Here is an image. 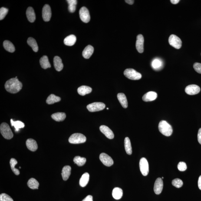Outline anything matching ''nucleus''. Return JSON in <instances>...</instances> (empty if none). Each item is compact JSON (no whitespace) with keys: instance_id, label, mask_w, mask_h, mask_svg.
Here are the masks:
<instances>
[{"instance_id":"obj_1","label":"nucleus","mask_w":201,"mask_h":201,"mask_svg":"<svg viewBox=\"0 0 201 201\" xmlns=\"http://www.w3.org/2000/svg\"><path fill=\"white\" fill-rule=\"evenodd\" d=\"M22 87V83L17 78L10 79L6 82L5 87L9 93L15 94L19 92Z\"/></svg>"},{"instance_id":"obj_2","label":"nucleus","mask_w":201,"mask_h":201,"mask_svg":"<svg viewBox=\"0 0 201 201\" xmlns=\"http://www.w3.org/2000/svg\"><path fill=\"white\" fill-rule=\"evenodd\" d=\"M158 129L159 132L165 136H170L173 133V128L165 120L161 121L159 122Z\"/></svg>"},{"instance_id":"obj_3","label":"nucleus","mask_w":201,"mask_h":201,"mask_svg":"<svg viewBox=\"0 0 201 201\" xmlns=\"http://www.w3.org/2000/svg\"><path fill=\"white\" fill-rule=\"evenodd\" d=\"M1 134L5 139H11L13 137L14 134L12 130L7 123H3L0 126Z\"/></svg>"},{"instance_id":"obj_4","label":"nucleus","mask_w":201,"mask_h":201,"mask_svg":"<svg viewBox=\"0 0 201 201\" xmlns=\"http://www.w3.org/2000/svg\"><path fill=\"white\" fill-rule=\"evenodd\" d=\"M86 137L84 134L81 133H75L70 136L69 139V142L72 144H80L85 142Z\"/></svg>"},{"instance_id":"obj_5","label":"nucleus","mask_w":201,"mask_h":201,"mask_svg":"<svg viewBox=\"0 0 201 201\" xmlns=\"http://www.w3.org/2000/svg\"><path fill=\"white\" fill-rule=\"evenodd\" d=\"M124 74L126 77L131 80H137L142 77V74L133 69H126L124 71Z\"/></svg>"},{"instance_id":"obj_6","label":"nucleus","mask_w":201,"mask_h":201,"mask_svg":"<svg viewBox=\"0 0 201 201\" xmlns=\"http://www.w3.org/2000/svg\"><path fill=\"white\" fill-rule=\"evenodd\" d=\"M105 104L103 103L95 102L88 105L87 108L89 111L94 112L102 110L105 108Z\"/></svg>"},{"instance_id":"obj_7","label":"nucleus","mask_w":201,"mask_h":201,"mask_svg":"<svg viewBox=\"0 0 201 201\" xmlns=\"http://www.w3.org/2000/svg\"><path fill=\"white\" fill-rule=\"evenodd\" d=\"M169 44L176 49L180 48L182 46V41L177 36L172 34L169 38Z\"/></svg>"},{"instance_id":"obj_8","label":"nucleus","mask_w":201,"mask_h":201,"mask_svg":"<svg viewBox=\"0 0 201 201\" xmlns=\"http://www.w3.org/2000/svg\"><path fill=\"white\" fill-rule=\"evenodd\" d=\"M141 172L143 176H147L149 172V163L145 158H142L139 163Z\"/></svg>"},{"instance_id":"obj_9","label":"nucleus","mask_w":201,"mask_h":201,"mask_svg":"<svg viewBox=\"0 0 201 201\" xmlns=\"http://www.w3.org/2000/svg\"><path fill=\"white\" fill-rule=\"evenodd\" d=\"M80 18L83 22L87 23L90 21V16L88 10L85 7H82L79 11Z\"/></svg>"},{"instance_id":"obj_10","label":"nucleus","mask_w":201,"mask_h":201,"mask_svg":"<svg viewBox=\"0 0 201 201\" xmlns=\"http://www.w3.org/2000/svg\"><path fill=\"white\" fill-rule=\"evenodd\" d=\"M100 159L103 164L107 166H111L114 163L112 158L105 153H101L100 155Z\"/></svg>"},{"instance_id":"obj_11","label":"nucleus","mask_w":201,"mask_h":201,"mask_svg":"<svg viewBox=\"0 0 201 201\" xmlns=\"http://www.w3.org/2000/svg\"><path fill=\"white\" fill-rule=\"evenodd\" d=\"M51 17V8L49 5L46 4L43 7L42 10V17L44 21L48 22L49 21Z\"/></svg>"},{"instance_id":"obj_12","label":"nucleus","mask_w":201,"mask_h":201,"mask_svg":"<svg viewBox=\"0 0 201 201\" xmlns=\"http://www.w3.org/2000/svg\"><path fill=\"white\" fill-rule=\"evenodd\" d=\"M200 91V87L196 85H190L185 88V92L189 95H194L198 94Z\"/></svg>"},{"instance_id":"obj_13","label":"nucleus","mask_w":201,"mask_h":201,"mask_svg":"<svg viewBox=\"0 0 201 201\" xmlns=\"http://www.w3.org/2000/svg\"><path fill=\"white\" fill-rule=\"evenodd\" d=\"M144 41V37L142 34H139L137 36L136 44V48L137 51L141 54L143 53L144 51V48H143Z\"/></svg>"},{"instance_id":"obj_14","label":"nucleus","mask_w":201,"mask_h":201,"mask_svg":"<svg viewBox=\"0 0 201 201\" xmlns=\"http://www.w3.org/2000/svg\"><path fill=\"white\" fill-rule=\"evenodd\" d=\"M163 182L161 178H158L155 182L154 186V191L156 194H160L163 191Z\"/></svg>"},{"instance_id":"obj_15","label":"nucleus","mask_w":201,"mask_h":201,"mask_svg":"<svg viewBox=\"0 0 201 201\" xmlns=\"http://www.w3.org/2000/svg\"><path fill=\"white\" fill-rule=\"evenodd\" d=\"M100 132L103 133L108 138L111 139L114 138V134L112 131L107 126L102 125L100 126Z\"/></svg>"},{"instance_id":"obj_16","label":"nucleus","mask_w":201,"mask_h":201,"mask_svg":"<svg viewBox=\"0 0 201 201\" xmlns=\"http://www.w3.org/2000/svg\"><path fill=\"white\" fill-rule=\"evenodd\" d=\"M157 93L153 91H150L146 93L142 97V100L145 102L151 101L156 100L157 98Z\"/></svg>"},{"instance_id":"obj_17","label":"nucleus","mask_w":201,"mask_h":201,"mask_svg":"<svg viewBox=\"0 0 201 201\" xmlns=\"http://www.w3.org/2000/svg\"><path fill=\"white\" fill-rule=\"evenodd\" d=\"M27 147L29 150L34 152L38 149V145L35 140L32 139H27L26 142Z\"/></svg>"},{"instance_id":"obj_18","label":"nucleus","mask_w":201,"mask_h":201,"mask_svg":"<svg viewBox=\"0 0 201 201\" xmlns=\"http://www.w3.org/2000/svg\"><path fill=\"white\" fill-rule=\"evenodd\" d=\"M54 68L57 71L60 72L63 69L64 64L62 62V60L59 57L56 56L54 59Z\"/></svg>"},{"instance_id":"obj_19","label":"nucleus","mask_w":201,"mask_h":201,"mask_svg":"<svg viewBox=\"0 0 201 201\" xmlns=\"http://www.w3.org/2000/svg\"><path fill=\"white\" fill-rule=\"evenodd\" d=\"M94 51V48L92 46L88 45L85 48L82 52V56L84 58L88 59L92 55Z\"/></svg>"},{"instance_id":"obj_20","label":"nucleus","mask_w":201,"mask_h":201,"mask_svg":"<svg viewBox=\"0 0 201 201\" xmlns=\"http://www.w3.org/2000/svg\"><path fill=\"white\" fill-rule=\"evenodd\" d=\"M26 15L27 19L31 22H33L35 20V15L33 9L31 7H28L27 10Z\"/></svg>"},{"instance_id":"obj_21","label":"nucleus","mask_w":201,"mask_h":201,"mask_svg":"<svg viewBox=\"0 0 201 201\" xmlns=\"http://www.w3.org/2000/svg\"><path fill=\"white\" fill-rule=\"evenodd\" d=\"M152 67L155 70H159L163 68V63L160 59L156 58L154 59L151 63Z\"/></svg>"},{"instance_id":"obj_22","label":"nucleus","mask_w":201,"mask_h":201,"mask_svg":"<svg viewBox=\"0 0 201 201\" xmlns=\"http://www.w3.org/2000/svg\"><path fill=\"white\" fill-rule=\"evenodd\" d=\"M71 168L70 166H65L63 168L61 176H62L63 179L64 181H67L69 177L71 174Z\"/></svg>"},{"instance_id":"obj_23","label":"nucleus","mask_w":201,"mask_h":201,"mask_svg":"<svg viewBox=\"0 0 201 201\" xmlns=\"http://www.w3.org/2000/svg\"><path fill=\"white\" fill-rule=\"evenodd\" d=\"M77 41V38L74 35H70L66 37L64 40V44L67 46H72L74 45Z\"/></svg>"},{"instance_id":"obj_24","label":"nucleus","mask_w":201,"mask_h":201,"mask_svg":"<svg viewBox=\"0 0 201 201\" xmlns=\"http://www.w3.org/2000/svg\"><path fill=\"white\" fill-rule=\"evenodd\" d=\"M77 92L80 95L84 96L90 94L92 91L91 87L87 86H82L77 89Z\"/></svg>"},{"instance_id":"obj_25","label":"nucleus","mask_w":201,"mask_h":201,"mask_svg":"<svg viewBox=\"0 0 201 201\" xmlns=\"http://www.w3.org/2000/svg\"><path fill=\"white\" fill-rule=\"evenodd\" d=\"M117 98L120 104L124 108H127L128 107V102L125 95L123 93H119L117 94Z\"/></svg>"},{"instance_id":"obj_26","label":"nucleus","mask_w":201,"mask_h":201,"mask_svg":"<svg viewBox=\"0 0 201 201\" xmlns=\"http://www.w3.org/2000/svg\"><path fill=\"white\" fill-rule=\"evenodd\" d=\"M40 65L43 69H46L51 67L48 57L46 56H44L40 59Z\"/></svg>"},{"instance_id":"obj_27","label":"nucleus","mask_w":201,"mask_h":201,"mask_svg":"<svg viewBox=\"0 0 201 201\" xmlns=\"http://www.w3.org/2000/svg\"><path fill=\"white\" fill-rule=\"evenodd\" d=\"M123 195V190L120 188L116 187L113 189L112 196L114 199L116 200L120 199L122 197Z\"/></svg>"},{"instance_id":"obj_28","label":"nucleus","mask_w":201,"mask_h":201,"mask_svg":"<svg viewBox=\"0 0 201 201\" xmlns=\"http://www.w3.org/2000/svg\"><path fill=\"white\" fill-rule=\"evenodd\" d=\"M52 118L56 121H61L65 120L66 114L65 113L58 112L53 114Z\"/></svg>"},{"instance_id":"obj_29","label":"nucleus","mask_w":201,"mask_h":201,"mask_svg":"<svg viewBox=\"0 0 201 201\" xmlns=\"http://www.w3.org/2000/svg\"><path fill=\"white\" fill-rule=\"evenodd\" d=\"M89 179H90V175L89 174L87 173H84L80 179V186L83 187H85L88 183Z\"/></svg>"},{"instance_id":"obj_30","label":"nucleus","mask_w":201,"mask_h":201,"mask_svg":"<svg viewBox=\"0 0 201 201\" xmlns=\"http://www.w3.org/2000/svg\"><path fill=\"white\" fill-rule=\"evenodd\" d=\"M3 46L5 49L9 52L13 53L15 51V47L14 44L8 40H5L4 41Z\"/></svg>"},{"instance_id":"obj_31","label":"nucleus","mask_w":201,"mask_h":201,"mask_svg":"<svg viewBox=\"0 0 201 201\" xmlns=\"http://www.w3.org/2000/svg\"><path fill=\"white\" fill-rule=\"evenodd\" d=\"M61 100V98L58 96L51 94L49 96L46 100V103L48 104H52L56 103L58 102Z\"/></svg>"},{"instance_id":"obj_32","label":"nucleus","mask_w":201,"mask_h":201,"mask_svg":"<svg viewBox=\"0 0 201 201\" xmlns=\"http://www.w3.org/2000/svg\"><path fill=\"white\" fill-rule=\"evenodd\" d=\"M27 43L32 48L34 52L38 51V47L36 40L32 37H30L27 40Z\"/></svg>"},{"instance_id":"obj_33","label":"nucleus","mask_w":201,"mask_h":201,"mask_svg":"<svg viewBox=\"0 0 201 201\" xmlns=\"http://www.w3.org/2000/svg\"><path fill=\"white\" fill-rule=\"evenodd\" d=\"M27 185L28 187L32 189H38L39 183L36 179L34 178H31L28 180Z\"/></svg>"},{"instance_id":"obj_34","label":"nucleus","mask_w":201,"mask_h":201,"mask_svg":"<svg viewBox=\"0 0 201 201\" xmlns=\"http://www.w3.org/2000/svg\"><path fill=\"white\" fill-rule=\"evenodd\" d=\"M124 147L126 153L130 155L132 154V147L130 141L128 137H126L124 140Z\"/></svg>"},{"instance_id":"obj_35","label":"nucleus","mask_w":201,"mask_h":201,"mask_svg":"<svg viewBox=\"0 0 201 201\" xmlns=\"http://www.w3.org/2000/svg\"><path fill=\"white\" fill-rule=\"evenodd\" d=\"M11 126H14L15 129V131L18 132L20 129L23 128L25 126L24 123L20 121H14L12 119L11 120Z\"/></svg>"},{"instance_id":"obj_36","label":"nucleus","mask_w":201,"mask_h":201,"mask_svg":"<svg viewBox=\"0 0 201 201\" xmlns=\"http://www.w3.org/2000/svg\"><path fill=\"white\" fill-rule=\"evenodd\" d=\"M69 4L68 9L70 12L73 13L75 12L76 9V5L77 4V0H67Z\"/></svg>"},{"instance_id":"obj_37","label":"nucleus","mask_w":201,"mask_h":201,"mask_svg":"<svg viewBox=\"0 0 201 201\" xmlns=\"http://www.w3.org/2000/svg\"><path fill=\"white\" fill-rule=\"evenodd\" d=\"M74 162L78 166H82L86 163V159L85 158L80 157V156H76L74 158Z\"/></svg>"},{"instance_id":"obj_38","label":"nucleus","mask_w":201,"mask_h":201,"mask_svg":"<svg viewBox=\"0 0 201 201\" xmlns=\"http://www.w3.org/2000/svg\"><path fill=\"white\" fill-rule=\"evenodd\" d=\"M17 161L16 159L14 158L11 159L10 160V164L11 166V168L12 169V171L16 175H19L20 174V171L18 169L15 168V166L17 164Z\"/></svg>"},{"instance_id":"obj_39","label":"nucleus","mask_w":201,"mask_h":201,"mask_svg":"<svg viewBox=\"0 0 201 201\" xmlns=\"http://www.w3.org/2000/svg\"><path fill=\"white\" fill-rule=\"evenodd\" d=\"M172 184L173 186L177 188H179L183 186V181L179 179H176L172 181Z\"/></svg>"},{"instance_id":"obj_40","label":"nucleus","mask_w":201,"mask_h":201,"mask_svg":"<svg viewBox=\"0 0 201 201\" xmlns=\"http://www.w3.org/2000/svg\"><path fill=\"white\" fill-rule=\"evenodd\" d=\"M8 9L4 8V7L1 8L0 9V20H3L8 14Z\"/></svg>"},{"instance_id":"obj_41","label":"nucleus","mask_w":201,"mask_h":201,"mask_svg":"<svg viewBox=\"0 0 201 201\" xmlns=\"http://www.w3.org/2000/svg\"><path fill=\"white\" fill-rule=\"evenodd\" d=\"M0 201H14V200L8 195L5 193H2L0 195Z\"/></svg>"},{"instance_id":"obj_42","label":"nucleus","mask_w":201,"mask_h":201,"mask_svg":"<svg viewBox=\"0 0 201 201\" xmlns=\"http://www.w3.org/2000/svg\"><path fill=\"white\" fill-rule=\"evenodd\" d=\"M178 169L181 171H184L187 168L186 163L183 162H180L179 163L177 166Z\"/></svg>"},{"instance_id":"obj_43","label":"nucleus","mask_w":201,"mask_h":201,"mask_svg":"<svg viewBox=\"0 0 201 201\" xmlns=\"http://www.w3.org/2000/svg\"><path fill=\"white\" fill-rule=\"evenodd\" d=\"M193 67L195 71L199 74H201V64L199 63H195L193 65Z\"/></svg>"},{"instance_id":"obj_44","label":"nucleus","mask_w":201,"mask_h":201,"mask_svg":"<svg viewBox=\"0 0 201 201\" xmlns=\"http://www.w3.org/2000/svg\"><path fill=\"white\" fill-rule=\"evenodd\" d=\"M197 138L198 142L201 145V128L198 131Z\"/></svg>"},{"instance_id":"obj_45","label":"nucleus","mask_w":201,"mask_h":201,"mask_svg":"<svg viewBox=\"0 0 201 201\" xmlns=\"http://www.w3.org/2000/svg\"><path fill=\"white\" fill-rule=\"evenodd\" d=\"M82 201H93V196L91 195H88Z\"/></svg>"},{"instance_id":"obj_46","label":"nucleus","mask_w":201,"mask_h":201,"mask_svg":"<svg viewBox=\"0 0 201 201\" xmlns=\"http://www.w3.org/2000/svg\"><path fill=\"white\" fill-rule=\"evenodd\" d=\"M198 185L199 189L201 190V176H199V180H198Z\"/></svg>"},{"instance_id":"obj_47","label":"nucleus","mask_w":201,"mask_h":201,"mask_svg":"<svg viewBox=\"0 0 201 201\" xmlns=\"http://www.w3.org/2000/svg\"><path fill=\"white\" fill-rule=\"evenodd\" d=\"M125 2L127 3L130 4V5H132L134 3V1H133V0H126Z\"/></svg>"},{"instance_id":"obj_48","label":"nucleus","mask_w":201,"mask_h":201,"mask_svg":"<svg viewBox=\"0 0 201 201\" xmlns=\"http://www.w3.org/2000/svg\"><path fill=\"white\" fill-rule=\"evenodd\" d=\"M170 1L172 4H176L179 3L180 1H179V0H171Z\"/></svg>"},{"instance_id":"obj_49","label":"nucleus","mask_w":201,"mask_h":201,"mask_svg":"<svg viewBox=\"0 0 201 201\" xmlns=\"http://www.w3.org/2000/svg\"><path fill=\"white\" fill-rule=\"evenodd\" d=\"M164 179V178H163V177H162V179Z\"/></svg>"},{"instance_id":"obj_50","label":"nucleus","mask_w":201,"mask_h":201,"mask_svg":"<svg viewBox=\"0 0 201 201\" xmlns=\"http://www.w3.org/2000/svg\"><path fill=\"white\" fill-rule=\"evenodd\" d=\"M107 110H108V108H107Z\"/></svg>"}]
</instances>
